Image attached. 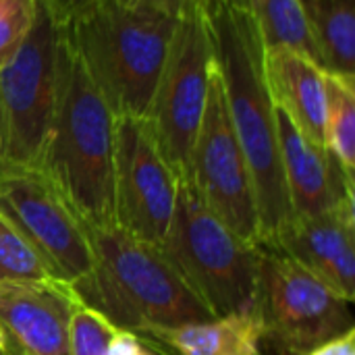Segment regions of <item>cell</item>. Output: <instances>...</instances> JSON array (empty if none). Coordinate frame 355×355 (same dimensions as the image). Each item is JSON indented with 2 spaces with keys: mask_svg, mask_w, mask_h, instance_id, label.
I'll list each match as a JSON object with an SVG mask.
<instances>
[{
  "mask_svg": "<svg viewBox=\"0 0 355 355\" xmlns=\"http://www.w3.org/2000/svg\"><path fill=\"white\" fill-rule=\"evenodd\" d=\"M254 312L262 322V347L277 355H308L355 329L349 302L291 258L260 248Z\"/></svg>",
  "mask_w": 355,
  "mask_h": 355,
  "instance_id": "52a82bcc",
  "label": "cell"
},
{
  "mask_svg": "<svg viewBox=\"0 0 355 355\" xmlns=\"http://www.w3.org/2000/svg\"><path fill=\"white\" fill-rule=\"evenodd\" d=\"M160 248L216 318L254 312L260 245L245 243L220 223L189 179L179 183L175 212Z\"/></svg>",
  "mask_w": 355,
  "mask_h": 355,
  "instance_id": "5b68a950",
  "label": "cell"
},
{
  "mask_svg": "<svg viewBox=\"0 0 355 355\" xmlns=\"http://www.w3.org/2000/svg\"><path fill=\"white\" fill-rule=\"evenodd\" d=\"M179 19L98 0L62 27L81 69L116 119H144Z\"/></svg>",
  "mask_w": 355,
  "mask_h": 355,
  "instance_id": "3957f363",
  "label": "cell"
},
{
  "mask_svg": "<svg viewBox=\"0 0 355 355\" xmlns=\"http://www.w3.org/2000/svg\"><path fill=\"white\" fill-rule=\"evenodd\" d=\"M114 127L116 116L81 69L60 27L56 104L35 171L89 229L116 227Z\"/></svg>",
  "mask_w": 355,
  "mask_h": 355,
  "instance_id": "7a4b0ae2",
  "label": "cell"
},
{
  "mask_svg": "<svg viewBox=\"0 0 355 355\" xmlns=\"http://www.w3.org/2000/svg\"><path fill=\"white\" fill-rule=\"evenodd\" d=\"M179 177L160 156L141 119H116L114 223L125 233L160 245L166 237Z\"/></svg>",
  "mask_w": 355,
  "mask_h": 355,
  "instance_id": "8fae6325",
  "label": "cell"
},
{
  "mask_svg": "<svg viewBox=\"0 0 355 355\" xmlns=\"http://www.w3.org/2000/svg\"><path fill=\"white\" fill-rule=\"evenodd\" d=\"M0 355H2V354H0Z\"/></svg>",
  "mask_w": 355,
  "mask_h": 355,
  "instance_id": "83f0119b",
  "label": "cell"
},
{
  "mask_svg": "<svg viewBox=\"0 0 355 355\" xmlns=\"http://www.w3.org/2000/svg\"><path fill=\"white\" fill-rule=\"evenodd\" d=\"M158 355H262V322L256 312L206 322L135 333Z\"/></svg>",
  "mask_w": 355,
  "mask_h": 355,
  "instance_id": "2e32d148",
  "label": "cell"
},
{
  "mask_svg": "<svg viewBox=\"0 0 355 355\" xmlns=\"http://www.w3.org/2000/svg\"><path fill=\"white\" fill-rule=\"evenodd\" d=\"M106 355H158L154 349H150L133 331L116 327L108 352Z\"/></svg>",
  "mask_w": 355,
  "mask_h": 355,
  "instance_id": "cb8c5ba5",
  "label": "cell"
},
{
  "mask_svg": "<svg viewBox=\"0 0 355 355\" xmlns=\"http://www.w3.org/2000/svg\"><path fill=\"white\" fill-rule=\"evenodd\" d=\"M327 150L355 179V81L327 75Z\"/></svg>",
  "mask_w": 355,
  "mask_h": 355,
  "instance_id": "d6986e66",
  "label": "cell"
},
{
  "mask_svg": "<svg viewBox=\"0 0 355 355\" xmlns=\"http://www.w3.org/2000/svg\"><path fill=\"white\" fill-rule=\"evenodd\" d=\"M277 129L291 216L314 218L355 206V179L343 173L327 148L312 144L279 108Z\"/></svg>",
  "mask_w": 355,
  "mask_h": 355,
  "instance_id": "5bb4252c",
  "label": "cell"
},
{
  "mask_svg": "<svg viewBox=\"0 0 355 355\" xmlns=\"http://www.w3.org/2000/svg\"><path fill=\"white\" fill-rule=\"evenodd\" d=\"M214 77V50L204 8L179 17L150 106L141 119L171 171L189 179L193 144Z\"/></svg>",
  "mask_w": 355,
  "mask_h": 355,
  "instance_id": "8992f818",
  "label": "cell"
},
{
  "mask_svg": "<svg viewBox=\"0 0 355 355\" xmlns=\"http://www.w3.org/2000/svg\"><path fill=\"white\" fill-rule=\"evenodd\" d=\"M94 275L81 300L114 327L144 333L216 318L160 245L119 227H85Z\"/></svg>",
  "mask_w": 355,
  "mask_h": 355,
  "instance_id": "277c9868",
  "label": "cell"
},
{
  "mask_svg": "<svg viewBox=\"0 0 355 355\" xmlns=\"http://www.w3.org/2000/svg\"><path fill=\"white\" fill-rule=\"evenodd\" d=\"M308 355H355V329L318 345Z\"/></svg>",
  "mask_w": 355,
  "mask_h": 355,
  "instance_id": "484cf974",
  "label": "cell"
},
{
  "mask_svg": "<svg viewBox=\"0 0 355 355\" xmlns=\"http://www.w3.org/2000/svg\"><path fill=\"white\" fill-rule=\"evenodd\" d=\"M300 2H302V0H300Z\"/></svg>",
  "mask_w": 355,
  "mask_h": 355,
  "instance_id": "4316f807",
  "label": "cell"
},
{
  "mask_svg": "<svg viewBox=\"0 0 355 355\" xmlns=\"http://www.w3.org/2000/svg\"><path fill=\"white\" fill-rule=\"evenodd\" d=\"M79 302L64 281L0 283V354L69 355V324Z\"/></svg>",
  "mask_w": 355,
  "mask_h": 355,
  "instance_id": "7c38bea8",
  "label": "cell"
},
{
  "mask_svg": "<svg viewBox=\"0 0 355 355\" xmlns=\"http://www.w3.org/2000/svg\"><path fill=\"white\" fill-rule=\"evenodd\" d=\"M264 250L291 258L341 300H355V206L314 218L291 216Z\"/></svg>",
  "mask_w": 355,
  "mask_h": 355,
  "instance_id": "4fadbf2b",
  "label": "cell"
},
{
  "mask_svg": "<svg viewBox=\"0 0 355 355\" xmlns=\"http://www.w3.org/2000/svg\"><path fill=\"white\" fill-rule=\"evenodd\" d=\"M256 21L266 48L285 46L316 60L310 29L300 0H235ZM318 62V60H316Z\"/></svg>",
  "mask_w": 355,
  "mask_h": 355,
  "instance_id": "ac0fdd59",
  "label": "cell"
},
{
  "mask_svg": "<svg viewBox=\"0 0 355 355\" xmlns=\"http://www.w3.org/2000/svg\"><path fill=\"white\" fill-rule=\"evenodd\" d=\"M116 327L83 300L77 304L69 324V355H106Z\"/></svg>",
  "mask_w": 355,
  "mask_h": 355,
  "instance_id": "44dd1931",
  "label": "cell"
},
{
  "mask_svg": "<svg viewBox=\"0 0 355 355\" xmlns=\"http://www.w3.org/2000/svg\"><path fill=\"white\" fill-rule=\"evenodd\" d=\"M189 181L200 200L220 223L245 243L260 245L254 185L231 127L216 64L206 112L191 152Z\"/></svg>",
  "mask_w": 355,
  "mask_h": 355,
  "instance_id": "30bf717a",
  "label": "cell"
},
{
  "mask_svg": "<svg viewBox=\"0 0 355 355\" xmlns=\"http://www.w3.org/2000/svg\"><path fill=\"white\" fill-rule=\"evenodd\" d=\"M119 2L129 4V6H137V8L164 12V15H171V17H177V19L183 12H187L189 8L204 4V0H119Z\"/></svg>",
  "mask_w": 355,
  "mask_h": 355,
  "instance_id": "d4e9b609",
  "label": "cell"
},
{
  "mask_svg": "<svg viewBox=\"0 0 355 355\" xmlns=\"http://www.w3.org/2000/svg\"><path fill=\"white\" fill-rule=\"evenodd\" d=\"M60 281L40 254L0 216V283Z\"/></svg>",
  "mask_w": 355,
  "mask_h": 355,
  "instance_id": "ffe728a7",
  "label": "cell"
},
{
  "mask_svg": "<svg viewBox=\"0 0 355 355\" xmlns=\"http://www.w3.org/2000/svg\"><path fill=\"white\" fill-rule=\"evenodd\" d=\"M202 8L231 127L254 185L260 248H266L291 218L277 108L264 73L266 46L252 15L235 0H204Z\"/></svg>",
  "mask_w": 355,
  "mask_h": 355,
  "instance_id": "6da1fadb",
  "label": "cell"
},
{
  "mask_svg": "<svg viewBox=\"0 0 355 355\" xmlns=\"http://www.w3.org/2000/svg\"><path fill=\"white\" fill-rule=\"evenodd\" d=\"M60 27L37 4L35 21L0 64V162L35 168L56 104Z\"/></svg>",
  "mask_w": 355,
  "mask_h": 355,
  "instance_id": "ba28073f",
  "label": "cell"
},
{
  "mask_svg": "<svg viewBox=\"0 0 355 355\" xmlns=\"http://www.w3.org/2000/svg\"><path fill=\"white\" fill-rule=\"evenodd\" d=\"M302 8L322 71L355 81V0H302Z\"/></svg>",
  "mask_w": 355,
  "mask_h": 355,
  "instance_id": "e0dca14e",
  "label": "cell"
},
{
  "mask_svg": "<svg viewBox=\"0 0 355 355\" xmlns=\"http://www.w3.org/2000/svg\"><path fill=\"white\" fill-rule=\"evenodd\" d=\"M37 12V0H0V64L29 33Z\"/></svg>",
  "mask_w": 355,
  "mask_h": 355,
  "instance_id": "7402d4cb",
  "label": "cell"
},
{
  "mask_svg": "<svg viewBox=\"0 0 355 355\" xmlns=\"http://www.w3.org/2000/svg\"><path fill=\"white\" fill-rule=\"evenodd\" d=\"M96 2L98 0H37V4L58 27H67Z\"/></svg>",
  "mask_w": 355,
  "mask_h": 355,
  "instance_id": "603a6c76",
  "label": "cell"
},
{
  "mask_svg": "<svg viewBox=\"0 0 355 355\" xmlns=\"http://www.w3.org/2000/svg\"><path fill=\"white\" fill-rule=\"evenodd\" d=\"M264 73L275 108L316 146L327 148V73L308 54L275 46L264 52Z\"/></svg>",
  "mask_w": 355,
  "mask_h": 355,
  "instance_id": "9a60e30c",
  "label": "cell"
},
{
  "mask_svg": "<svg viewBox=\"0 0 355 355\" xmlns=\"http://www.w3.org/2000/svg\"><path fill=\"white\" fill-rule=\"evenodd\" d=\"M0 216L60 281L83 295L94 275L85 227L40 171L0 162Z\"/></svg>",
  "mask_w": 355,
  "mask_h": 355,
  "instance_id": "9c48e42d",
  "label": "cell"
}]
</instances>
